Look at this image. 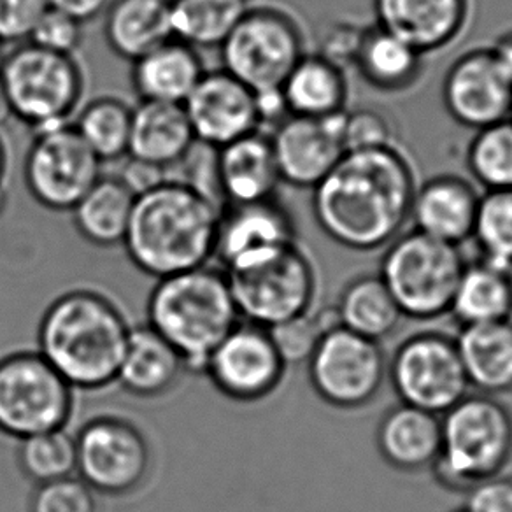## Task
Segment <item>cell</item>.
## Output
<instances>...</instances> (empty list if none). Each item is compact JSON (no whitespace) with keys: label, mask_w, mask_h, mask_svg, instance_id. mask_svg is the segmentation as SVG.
Masks as SVG:
<instances>
[{"label":"cell","mask_w":512,"mask_h":512,"mask_svg":"<svg viewBox=\"0 0 512 512\" xmlns=\"http://www.w3.org/2000/svg\"><path fill=\"white\" fill-rule=\"evenodd\" d=\"M418 176L397 144L349 151L313 188V216L342 248L370 253L406 232Z\"/></svg>","instance_id":"1"},{"label":"cell","mask_w":512,"mask_h":512,"mask_svg":"<svg viewBox=\"0 0 512 512\" xmlns=\"http://www.w3.org/2000/svg\"><path fill=\"white\" fill-rule=\"evenodd\" d=\"M221 207L181 179L137 195L123 248L155 279L204 267L214 258Z\"/></svg>","instance_id":"2"},{"label":"cell","mask_w":512,"mask_h":512,"mask_svg":"<svg viewBox=\"0 0 512 512\" xmlns=\"http://www.w3.org/2000/svg\"><path fill=\"white\" fill-rule=\"evenodd\" d=\"M125 316L111 300L72 290L51 304L39 323V353L74 390H102L116 383L127 348Z\"/></svg>","instance_id":"3"},{"label":"cell","mask_w":512,"mask_h":512,"mask_svg":"<svg viewBox=\"0 0 512 512\" xmlns=\"http://www.w3.org/2000/svg\"><path fill=\"white\" fill-rule=\"evenodd\" d=\"M239 321L227 274L207 265L158 279L148 300V325L197 376H204L207 358Z\"/></svg>","instance_id":"4"},{"label":"cell","mask_w":512,"mask_h":512,"mask_svg":"<svg viewBox=\"0 0 512 512\" xmlns=\"http://www.w3.org/2000/svg\"><path fill=\"white\" fill-rule=\"evenodd\" d=\"M442 446L432 472L442 488L467 491L512 462V411L502 400L469 393L441 416Z\"/></svg>","instance_id":"5"},{"label":"cell","mask_w":512,"mask_h":512,"mask_svg":"<svg viewBox=\"0 0 512 512\" xmlns=\"http://www.w3.org/2000/svg\"><path fill=\"white\" fill-rule=\"evenodd\" d=\"M0 85L16 120L39 132L67 125L78 114L86 78L76 55L22 43L4 55Z\"/></svg>","instance_id":"6"},{"label":"cell","mask_w":512,"mask_h":512,"mask_svg":"<svg viewBox=\"0 0 512 512\" xmlns=\"http://www.w3.org/2000/svg\"><path fill=\"white\" fill-rule=\"evenodd\" d=\"M465 265L460 246L411 228L384 248L377 274L404 318L434 321L448 316Z\"/></svg>","instance_id":"7"},{"label":"cell","mask_w":512,"mask_h":512,"mask_svg":"<svg viewBox=\"0 0 512 512\" xmlns=\"http://www.w3.org/2000/svg\"><path fill=\"white\" fill-rule=\"evenodd\" d=\"M218 50L223 71L255 93L272 92L306 55V34L286 9L249 6Z\"/></svg>","instance_id":"8"},{"label":"cell","mask_w":512,"mask_h":512,"mask_svg":"<svg viewBox=\"0 0 512 512\" xmlns=\"http://www.w3.org/2000/svg\"><path fill=\"white\" fill-rule=\"evenodd\" d=\"M225 274L242 321L278 327L314 313L318 306V267L299 242L264 262Z\"/></svg>","instance_id":"9"},{"label":"cell","mask_w":512,"mask_h":512,"mask_svg":"<svg viewBox=\"0 0 512 512\" xmlns=\"http://www.w3.org/2000/svg\"><path fill=\"white\" fill-rule=\"evenodd\" d=\"M314 393L339 411L372 406L388 381V358L381 342L332 321L307 360Z\"/></svg>","instance_id":"10"},{"label":"cell","mask_w":512,"mask_h":512,"mask_svg":"<svg viewBox=\"0 0 512 512\" xmlns=\"http://www.w3.org/2000/svg\"><path fill=\"white\" fill-rule=\"evenodd\" d=\"M74 388L39 351L0 360V432L25 439L67 427Z\"/></svg>","instance_id":"11"},{"label":"cell","mask_w":512,"mask_h":512,"mask_svg":"<svg viewBox=\"0 0 512 512\" xmlns=\"http://www.w3.org/2000/svg\"><path fill=\"white\" fill-rule=\"evenodd\" d=\"M388 381L402 404L442 414L469 395L455 337L421 330L406 337L388 360Z\"/></svg>","instance_id":"12"},{"label":"cell","mask_w":512,"mask_h":512,"mask_svg":"<svg viewBox=\"0 0 512 512\" xmlns=\"http://www.w3.org/2000/svg\"><path fill=\"white\" fill-rule=\"evenodd\" d=\"M100 176L102 162L71 123L36 132L23 160L27 192L51 213H71Z\"/></svg>","instance_id":"13"},{"label":"cell","mask_w":512,"mask_h":512,"mask_svg":"<svg viewBox=\"0 0 512 512\" xmlns=\"http://www.w3.org/2000/svg\"><path fill=\"white\" fill-rule=\"evenodd\" d=\"M151 449L143 432L127 420L100 416L76 435V474L95 493L123 497L150 476Z\"/></svg>","instance_id":"14"},{"label":"cell","mask_w":512,"mask_h":512,"mask_svg":"<svg viewBox=\"0 0 512 512\" xmlns=\"http://www.w3.org/2000/svg\"><path fill=\"white\" fill-rule=\"evenodd\" d=\"M286 367L267 328L239 321L207 358L204 376L227 399L249 404L276 392Z\"/></svg>","instance_id":"15"},{"label":"cell","mask_w":512,"mask_h":512,"mask_svg":"<svg viewBox=\"0 0 512 512\" xmlns=\"http://www.w3.org/2000/svg\"><path fill=\"white\" fill-rule=\"evenodd\" d=\"M442 104L458 125L472 130L511 118L512 79L490 48H472L449 65Z\"/></svg>","instance_id":"16"},{"label":"cell","mask_w":512,"mask_h":512,"mask_svg":"<svg viewBox=\"0 0 512 512\" xmlns=\"http://www.w3.org/2000/svg\"><path fill=\"white\" fill-rule=\"evenodd\" d=\"M297 241L290 209L278 199L221 209L214 258L221 271L234 272L264 262Z\"/></svg>","instance_id":"17"},{"label":"cell","mask_w":512,"mask_h":512,"mask_svg":"<svg viewBox=\"0 0 512 512\" xmlns=\"http://www.w3.org/2000/svg\"><path fill=\"white\" fill-rule=\"evenodd\" d=\"M344 113L328 118L290 114L269 132L281 183L313 190L327 178L346 153L342 143Z\"/></svg>","instance_id":"18"},{"label":"cell","mask_w":512,"mask_h":512,"mask_svg":"<svg viewBox=\"0 0 512 512\" xmlns=\"http://www.w3.org/2000/svg\"><path fill=\"white\" fill-rule=\"evenodd\" d=\"M183 107L197 143L213 150L260 130L256 93L223 69L204 72Z\"/></svg>","instance_id":"19"},{"label":"cell","mask_w":512,"mask_h":512,"mask_svg":"<svg viewBox=\"0 0 512 512\" xmlns=\"http://www.w3.org/2000/svg\"><path fill=\"white\" fill-rule=\"evenodd\" d=\"M379 27L411 44L423 57L446 50L463 36L472 0H374Z\"/></svg>","instance_id":"20"},{"label":"cell","mask_w":512,"mask_h":512,"mask_svg":"<svg viewBox=\"0 0 512 512\" xmlns=\"http://www.w3.org/2000/svg\"><path fill=\"white\" fill-rule=\"evenodd\" d=\"M214 176L223 207L278 199L283 185L271 137L262 130L216 150Z\"/></svg>","instance_id":"21"},{"label":"cell","mask_w":512,"mask_h":512,"mask_svg":"<svg viewBox=\"0 0 512 512\" xmlns=\"http://www.w3.org/2000/svg\"><path fill=\"white\" fill-rule=\"evenodd\" d=\"M479 199L474 181L437 174L418 183L409 221L421 234L462 246L472 237Z\"/></svg>","instance_id":"22"},{"label":"cell","mask_w":512,"mask_h":512,"mask_svg":"<svg viewBox=\"0 0 512 512\" xmlns=\"http://www.w3.org/2000/svg\"><path fill=\"white\" fill-rule=\"evenodd\" d=\"M376 446L392 469L404 474L432 470L441 455V416L399 402L379 420Z\"/></svg>","instance_id":"23"},{"label":"cell","mask_w":512,"mask_h":512,"mask_svg":"<svg viewBox=\"0 0 512 512\" xmlns=\"http://www.w3.org/2000/svg\"><path fill=\"white\" fill-rule=\"evenodd\" d=\"M197 139L183 104L141 100L132 109L128 157L169 172L185 160Z\"/></svg>","instance_id":"24"},{"label":"cell","mask_w":512,"mask_h":512,"mask_svg":"<svg viewBox=\"0 0 512 512\" xmlns=\"http://www.w3.org/2000/svg\"><path fill=\"white\" fill-rule=\"evenodd\" d=\"M183 358L150 325L130 328L116 383L139 399H157L172 392L185 376Z\"/></svg>","instance_id":"25"},{"label":"cell","mask_w":512,"mask_h":512,"mask_svg":"<svg viewBox=\"0 0 512 512\" xmlns=\"http://www.w3.org/2000/svg\"><path fill=\"white\" fill-rule=\"evenodd\" d=\"M204 72L199 50L171 37L132 62L130 81L141 100L183 104Z\"/></svg>","instance_id":"26"},{"label":"cell","mask_w":512,"mask_h":512,"mask_svg":"<svg viewBox=\"0 0 512 512\" xmlns=\"http://www.w3.org/2000/svg\"><path fill=\"white\" fill-rule=\"evenodd\" d=\"M425 58L411 44L372 23L363 27L351 67L369 88L392 95L420 83Z\"/></svg>","instance_id":"27"},{"label":"cell","mask_w":512,"mask_h":512,"mask_svg":"<svg viewBox=\"0 0 512 512\" xmlns=\"http://www.w3.org/2000/svg\"><path fill=\"white\" fill-rule=\"evenodd\" d=\"M455 339L470 388L498 399L512 393V320L462 327Z\"/></svg>","instance_id":"28"},{"label":"cell","mask_w":512,"mask_h":512,"mask_svg":"<svg viewBox=\"0 0 512 512\" xmlns=\"http://www.w3.org/2000/svg\"><path fill=\"white\" fill-rule=\"evenodd\" d=\"M279 90L293 116L328 118L348 109L346 71L321 53H306L300 58Z\"/></svg>","instance_id":"29"},{"label":"cell","mask_w":512,"mask_h":512,"mask_svg":"<svg viewBox=\"0 0 512 512\" xmlns=\"http://www.w3.org/2000/svg\"><path fill=\"white\" fill-rule=\"evenodd\" d=\"M171 37V0H111L104 11L107 46L128 62Z\"/></svg>","instance_id":"30"},{"label":"cell","mask_w":512,"mask_h":512,"mask_svg":"<svg viewBox=\"0 0 512 512\" xmlns=\"http://www.w3.org/2000/svg\"><path fill=\"white\" fill-rule=\"evenodd\" d=\"M332 318L339 327L381 342L399 330L404 314L379 274H362L342 286Z\"/></svg>","instance_id":"31"},{"label":"cell","mask_w":512,"mask_h":512,"mask_svg":"<svg viewBox=\"0 0 512 512\" xmlns=\"http://www.w3.org/2000/svg\"><path fill=\"white\" fill-rule=\"evenodd\" d=\"M449 316L460 327L512 320V271L488 264L483 258L467 262Z\"/></svg>","instance_id":"32"},{"label":"cell","mask_w":512,"mask_h":512,"mask_svg":"<svg viewBox=\"0 0 512 512\" xmlns=\"http://www.w3.org/2000/svg\"><path fill=\"white\" fill-rule=\"evenodd\" d=\"M136 195L118 176H100L99 181L72 209L78 234L95 248L121 246L127 235Z\"/></svg>","instance_id":"33"},{"label":"cell","mask_w":512,"mask_h":512,"mask_svg":"<svg viewBox=\"0 0 512 512\" xmlns=\"http://www.w3.org/2000/svg\"><path fill=\"white\" fill-rule=\"evenodd\" d=\"M246 0H171L172 37L193 48H220L242 15Z\"/></svg>","instance_id":"34"},{"label":"cell","mask_w":512,"mask_h":512,"mask_svg":"<svg viewBox=\"0 0 512 512\" xmlns=\"http://www.w3.org/2000/svg\"><path fill=\"white\" fill-rule=\"evenodd\" d=\"M72 127L100 162L128 157L132 107L118 97H99L79 109Z\"/></svg>","instance_id":"35"},{"label":"cell","mask_w":512,"mask_h":512,"mask_svg":"<svg viewBox=\"0 0 512 512\" xmlns=\"http://www.w3.org/2000/svg\"><path fill=\"white\" fill-rule=\"evenodd\" d=\"M467 169L472 181L488 190H512V120L479 128L470 139Z\"/></svg>","instance_id":"36"},{"label":"cell","mask_w":512,"mask_h":512,"mask_svg":"<svg viewBox=\"0 0 512 512\" xmlns=\"http://www.w3.org/2000/svg\"><path fill=\"white\" fill-rule=\"evenodd\" d=\"M479 258L512 271V190L481 193L472 237Z\"/></svg>","instance_id":"37"},{"label":"cell","mask_w":512,"mask_h":512,"mask_svg":"<svg viewBox=\"0 0 512 512\" xmlns=\"http://www.w3.org/2000/svg\"><path fill=\"white\" fill-rule=\"evenodd\" d=\"M18 463L36 484L53 483L76 474V437L65 428L30 435L20 441Z\"/></svg>","instance_id":"38"},{"label":"cell","mask_w":512,"mask_h":512,"mask_svg":"<svg viewBox=\"0 0 512 512\" xmlns=\"http://www.w3.org/2000/svg\"><path fill=\"white\" fill-rule=\"evenodd\" d=\"M332 321L334 318L325 321L321 314L314 311L306 316H300L297 320L286 321L278 327L267 328V330L286 365H290V363H304L309 360V356L320 341L321 334Z\"/></svg>","instance_id":"39"},{"label":"cell","mask_w":512,"mask_h":512,"mask_svg":"<svg viewBox=\"0 0 512 512\" xmlns=\"http://www.w3.org/2000/svg\"><path fill=\"white\" fill-rule=\"evenodd\" d=\"M342 143L344 150H377L395 144L393 128L388 118L372 107L346 109L342 116Z\"/></svg>","instance_id":"40"},{"label":"cell","mask_w":512,"mask_h":512,"mask_svg":"<svg viewBox=\"0 0 512 512\" xmlns=\"http://www.w3.org/2000/svg\"><path fill=\"white\" fill-rule=\"evenodd\" d=\"M30 512H99V504L95 491L79 477L71 476L37 484L30 500Z\"/></svg>","instance_id":"41"},{"label":"cell","mask_w":512,"mask_h":512,"mask_svg":"<svg viewBox=\"0 0 512 512\" xmlns=\"http://www.w3.org/2000/svg\"><path fill=\"white\" fill-rule=\"evenodd\" d=\"M83 27V23H79L71 16L60 13L57 9L48 8L37 23L36 29L32 30L27 43L36 44L39 48L55 53L76 55L85 39Z\"/></svg>","instance_id":"42"},{"label":"cell","mask_w":512,"mask_h":512,"mask_svg":"<svg viewBox=\"0 0 512 512\" xmlns=\"http://www.w3.org/2000/svg\"><path fill=\"white\" fill-rule=\"evenodd\" d=\"M48 8V0H0V43H27Z\"/></svg>","instance_id":"43"},{"label":"cell","mask_w":512,"mask_h":512,"mask_svg":"<svg viewBox=\"0 0 512 512\" xmlns=\"http://www.w3.org/2000/svg\"><path fill=\"white\" fill-rule=\"evenodd\" d=\"M467 512H512V477L498 474L474 484L465 493Z\"/></svg>","instance_id":"44"},{"label":"cell","mask_w":512,"mask_h":512,"mask_svg":"<svg viewBox=\"0 0 512 512\" xmlns=\"http://www.w3.org/2000/svg\"><path fill=\"white\" fill-rule=\"evenodd\" d=\"M363 27L365 25L355 27L353 23H337L330 29L327 36L323 37V46L318 53L330 58L341 67H346V64L351 65L362 37Z\"/></svg>","instance_id":"45"},{"label":"cell","mask_w":512,"mask_h":512,"mask_svg":"<svg viewBox=\"0 0 512 512\" xmlns=\"http://www.w3.org/2000/svg\"><path fill=\"white\" fill-rule=\"evenodd\" d=\"M127 164L123 165L118 178L127 185L134 195L150 192L153 188L167 181V171L157 165L146 164L143 160L127 157Z\"/></svg>","instance_id":"46"},{"label":"cell","mask_w":512,"mask_h":512,"mask_svg":"<svg viewBox=\"0 0 512 512\" xmlns=\"http://www.w3.org/2000/svg\"><path fill=\"white\" fill-rule=\"evenodd\" d=\"M109 2L111 0H48L50 8L71 16L83 25L102 15L109 6Z\"/></svg>","instance_id":"47"},{"label":"cell","mask_w":512,"mask_h":512,"mask_svg":"<svg viewBox=\"0 0 512 512\" xmlns=\"http://www.w3.org/2000/svg\"><path fill=\"white\" fill-rule=\"evenodd\" d=\"M493 57L497 58L498 64L504 69L505 74L512 79V29L505 30L495 39V43L488 46Z\"/></svg>","instance_id":"48"},{"label":"cell","mask_w":512,"mask_h":512,"mask_svg":"<svg viewBox=\"0 0 512 512\" xmlns=\"http://www.w3.org/2000/svg\"><path fill=\"white\" fill-rule=\"evenodd\" d=\"M9 164H11L9 146L0 134V214L4 213V209L8 206Z\"/></svg>","instance_id":"49"},{"label":"cell","mask_w":512,"mask_h":512,"mask_svg":"<svg viewBox=\"0 0 512 512\" xmlns=\"http://www.w3.org/2000/svg\"><path fill=\"white\" fill-rule=\"evenodd\" d=\"M13 109L9 104L8 95L4 92V88L0 85V130L8 125L9 121L13 120Z\"/></svg>","instance_id":"50"},{"label":"cell","mask_w":512,"mask_h":512,"mask_svg":"<svg viewBox=\"0 0 512 512\" xmlns=\"http://www.w3.org/2000/svg\"><path fill=\"white\" fill-rule=\"evenodd\" d=\"M4 44L0 43V65H2V60H4Z\"/></svg>","instance_id":"51"},{"label":"cell","mask_w":512,"mask_h":512,"mask_svg":"<svg viewBox=\"0 0 512 512\" xmlns=\"http://www.w3.org/2000/svg\"><path fill=\"white\" fill-rule=\"evenodd\" d=\"M453 512H467L465 511V509H463V507H460V509H455V511Z\"/></svg>","instance_id":"52"},{"label":"cell","mask_w":512,"mask_h":512,"mask_svg":"<svg viewBox=\"0 0 512 512\" xmlns=\"http://www.w3.org/2000/svg\"><path fill=\"white\" fill-rule=\"evenodd\" d=\"M246 2H248V4H249V2H251V0H246Z\"/></svg>","instance_id":"53"},{"label":"cell","mask_w":512,"mask_h":512,"mask_svg":"<svg viewBox=\"0 0 512 512\" xmlns=\"http://www.w3.org/2000/svg\"><path fill=\"white\" fill-rule=\"evenodd\" d=\"M511 120H512V111H511Z\"/></svg>","instance_id":"54"}]
</instances>
